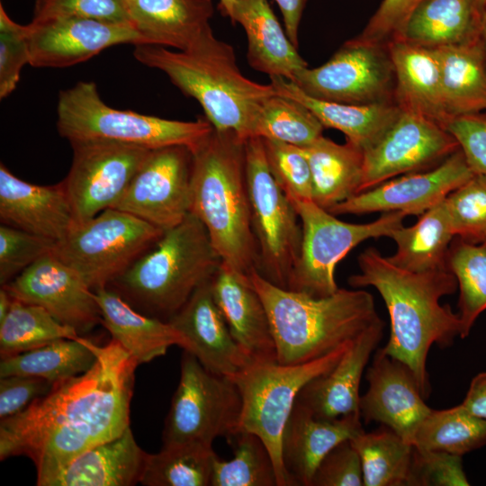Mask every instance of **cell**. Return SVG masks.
<instances>
[{"label":"cell","instance_id":"obj_1","mask_svg":"<svg viewBox=\"0 0 486 486\" xmlns=\"http://www.w3.org/2000/svg\"><path fill=\"white\" fill-rule=\"evenodd\" d=\"M92 346L96 360L90 369L55 383L45 396L1 419L0 459L29 457L38 486H49L78 455L130 427L139 364L114 339Z\"/></svg>","mask_w":486,"mask_h":486},{"label":"cell","instance_id":"obj_2","mask_svg":"<svg viewBox=\"0 0 486 486\" xmlns=\"http://www.w3.org/2000/svg\"><path fill=\"white\" fill-rule=\"evenodd\" d=\"M360 273L348 278L355 287H374L382 296L391 320L390 338L382 347L389 356L406 364L424 397L431 386L427 371L430 347L453 345L461 334L457 313L440 300L456 291L457 281L448 269L416 273L405 270L368 248L358 256Z\"/></svg>","mask_w":486,"mask_h":486},{"label":"cell","instance_id":"obj_3","mask_svg":"<svg viewBox=\"0 0 486 486\" xmlns=\"http://www.w3.org/2000/svg\"><path fill=\"white\" fill-rule=\"evenodd\" d=\"M245 140L212 132L194 149L190 212L204 225L222 265L243 279L257 271L246 178Z\"/></svg>","mask_w":486,"mask_h":486},{"label":"cell","instance_id":"obj_4","mask_svg":"<svg viewBox=\"0 0 486 486\" xmlns=\"http://www.w3.org/2000/svg\"><path fill=\"white\" fill-rule=\"evenodd\" d=\"M134 47L140 63L162 71L199 103L214 130L235 132L245 140L264 101L276 94L271 83L259 84L240 72L232 46L217 39L211 27L184 50L150 44Z\"/></svg>","mask_w":486,"mask_h":486},{"label":"cell","instance_id":"obj_5","mask_svg":"<svg viewBox=\"0 0 486 486\" xmlns=\"http://www.w3.org/2000/svg\"><path fill=\"white\" fill-rule=\"evenodd\" d=\"M249 279L267 311L282 364L326 356L382 320L373 295L364 290L338 288L331 295L313 297L274 285L256 271Z\"/></svg>","mask_w":486,"mask_h":486},{"label":"cell","instance_id":"obj_6","mask_svg":"<svg viewBox=\"0 0 486 486\" xmlns=\"http://www.w3.org/2000/svg\"><path fill=\"white\" fill-rule=\"evenodd\" d=\"M221 263L204 225L190 212L112 283L150 316L167 321Z\"/></svg>","mask_w":486,"mask_h":486},{"label":"cell","instance_id":"obj_7","mask_svg":"<svg viewBox=\"0 0 486 486\" xmlns=\"http://www.w3.org/2000/svg\"><path fill=\"white\" fill-rule=\"evenodd\" d=\"M57 128L69 142L102 140L148 149L184 146L194 150L213 130L206 117L176 121L118 110L105 104L94 82L59 92Z\"/></svg>","mask_w":486,"mask_h":486},{"label":"cell","instance_id":"obj_8","mask_svg":"<svg viewBox=\"0 0 486 486\" xmlns=\"http://www.w3.org/2000/svg\"><path fill=\"white\" fill-rule=\"evenodd\" d=\"M352 342L298 364L250 362L229 377L242 399L239 430L251 432L265 443L274 464L278 486H291L282 461V436L298 393L311 379L331 370Z\"/></svg>","mask_w":486,"mask_h":486},{"label":"cell","instance_id":"obj_9","mask_svg":"<svg viewBox=\"0 0 486 486\" xmlns=\"http://www.w3.org/2000/svg\"><path fill=\"white\" fill-rule=\"evenodd\" d=\"M165 230L118 209L109 208L74 223L51 249L93 290L106 287L151 248Z\"/></svg>","mask_w":486,"mask_h":486},{"label":"cell","instance_id":"obj_10","mask_svg":"<svg viewBox=\"0 0 486 486\" xmlns=\"http://www.w3.org/2000/svg\"><path fill=\"white\" fill-rule=\"evenodd\" d=\"M302 228V246L287 289L313 297H326L338 289L335 281L338 263L356 246L372 238L390 237L402 226L401 212H383L364 224L342 221L312 200L288 197Z\"/></svg>","mask_w":486,"mask_h":486},{"label":"cell","instance_id":"obj_11","mask_svg":"<svg viewBox=\"0 0 486 486\" xmlns=\"http://www.w3.org/2000/svg\"><path fill=\"white\" fill-rule=\"evenodd\" d=\"M245 158L251 223L258 251L256 272L287 289L302 246L300 218L269 169L261 138L246 140Z\"/></svg>","mask_w":486,"mask_h":486},{"label":"cell","instance_id":"obj_12","mask_svg":"<svg viewBox=\"0 0 486 486\" xmlns=\"http://www.w3.org/2000/svg\"><path fill=\"white\" fill-rule=\"evenodd\" d=\"M242 399L228 376L207 370L184 350L178 386L173 395L162 433V446L202 444L212 446L219 436L239 430Z\"/></svg>","mask_w":486,"mask_h":486},{"label":"cell","instance_id":"obj_13","mask_svg":"<svg viewBox=\"0 0 486 486\" xmlns=\"http://www.w3.org/2000/svg\"><path fill=\"white\" fill-rule=\"evenodd\" d=\"M292 82L306 94L325 101L350 104L395 101L388 44L358 36L346 41L323 65L298 71Z\"/></svg>","mask_w":486,"mask_h":486},{"label":"cell","instance_id":"obj_14","mask_svg":"<svg viewBox=\"0 0 486 486\" xmlns=\"http://www.w3.org/2000/svg\"><path fill=\"white\" fill-rule=\"evenodd\" d=\"M73 158L61 182L75 223L113 208L151 149L102 140L69 142Z\"/></svg>","mask_w":486,"mask_h":486},{"label":"cell","instance_id":"obj_15","mask_svg":"<svg viewBox=\"0 0 486 486\" xmlns=\"http://www.w3.org/2000/svg\"><path fill=\"white\" fill-rule=\"evenodd\" d=\"M459 148L458 142L441 124L401 108L383 136L364 151L359 193L400 175L435 167Z\"/></svg>","mask_w":486,"mask_h":486},{"label":"cell","instance_id":"obj_16","mask_svg":"<svg viewBox=\"0 0 486 486\" xmlns=\"http://www.w3.org/2000/svg\"><path fill=\"white\" fill-rule=\"evenodd\" d=\"M193 153L184 146L151 149L114 209L163 230L190 213Z\"/></svg>","mask_w":486,"mask_h":486},{"label":"cell","instance_id":"obj_17","mask_svg":"<svg viewBox=\"0 0 486 486\" xmlns=\"http://www.w3.org/2000/svg\"><path fill=\"white\" fill-rule=\"evenodd\" d=\"M474 175L459 148L435 167L389 179L328 211L334 215L401 212L420 216Z\"/></svg>","mask_w":486,"mask_h":486},{"label":"cell","instance_id":"obj_18","mask_svg":"<svg viewBox=\"0 0 486 486\" xmlns=\"http://www.w3.org/2000/svg\"><path fill=\"white\" fill-rule=\"evenodd\" d=\"M2 287L14 299L43 308L78 334L101 322L94 291L51 251Z\"/></svg>","mask_w":486,"mask_h":486},{"label":"cell","instance_id":"obj_19","mask_svg":"<svg viewBox=\"0 0 486 486\" xmlns=\"http://www.w3.org/2000/svg\"><path fill=\"white\" fill-rule=\"evenodd\" d=\"M29 26L30 64L34 68H67L85 62L118 44H144L130 23L86 18L32 21Z\"/></svg>","mask_w":486,"mask_h":486},{"label":"cell","instance_id":"obj_20","mask_svg":"<svg viewBox=\"0 0 486 486\" xmlns=\"http://www.w3.org/2000/svg\"><path fill=\"white\" fill-rule=\"evenodd\" d=\"M366 379L369 387L359 400L361 418L365 423L380 422L411 444L417 428L432 409L425 403L410 369L380 348L367 369Z\"/></svg>","mask_w":486,"mask_h":486},{"label":"cell","instance_id":"obj_21","mask_svg":"<svg viewBox=\"0 0 486 486\" xmlns=\"http://www.w3.org/2000/svg\"><path fill=\"white\" fill-rule=\"evenodd\" d=\"M167 321L186 338L185 350L210 372L230 377L250 363L215 302L212 279L200 285Z\"/></svg>","mask_w":486,"mask_h":486},{"label":"cell","instance_id":"obj_22","mask_svg":"<svg viewBox=\"0 0 486 486\" xmlns=\"http://www.w3.org/2000/svg\"><path fill=\"white\" fill-rule=\"evenodd\" d=\"M0 220L54 243L75 223L62 183L40 185L22 180L0 165Z\"/></svg>","mask_w":486,"mask_h":486},{"label":"cell","instance_id":"obj_23","mask_svg":"<svg viewBox=\"0 0 486 486\" xmlns=\"http://www.w3.org/2000/svg\"><path fill=\"white\" fill-rule=\"evenodd\" d=\"M383 328L384 321L380 320L365 329L331 370L311 379L301 389L296 400L320 419L360 414L361 378L382 338Z\"/></svg>","mask_w":486,"mask_h":486},{"label":"cell","instance_id":"obj_24","mask_svg":"<svg viewBox=\"0 0 486 486\" xmlns=\"http://www.w3.org/2000/svg\"><path fill=\"white\" fill-rule=\"evenodd\" d=\"M363 429L360 414L320 419L295 400L282 436V461L291 486H311L322 458Z\"/></svg>","mask_w":486,"mask_h":486},{"label":"cell","instance_id":"obj_25","mask_svg":"<svg viewBox=\"0 0 486 486\" xmlns=\"http://www.w3.org/2000/svg\"><path fill=\"white\" fill-rule=\"evenodd\" d=\"M212 291L231 336L250 362H277L268 314L250 279L221 263L212 278Z\"/></svg>","mask_w":486,"mask_h":486},{"label":"cell","instance_id":"obj_26","mask_svg":"<svg viewBox=\"0 0 486 486\" xmlns=\"http://www.w3.org/2000/svg\"><path fill=\"white\" fill-rule=\"evenodd\" d=\"M144 44L188 49L209 27L212 0H122Z\"/></svg>","mask_w":486,"mask_h":486},{"label":"cell","instance_id":"obj_27","mask_svg":"<svg viewBox=\"0 0 486 486\" xmlns=\"http://www.w3.org/2000/svg\"><path fill=\"white\" fill-rule=\"evenodd\" d=\"M94 292L101 322L139 364L164 356L172 346L187 349L186 338L169 321L140 313L108 286Z\"/></svg>","mask_w":486,"mask_h":486},{"label":"cell","instance_id":"obj_28","mask_svg":"<svg viewBox=\"0 0 486 486\" xmlns=\"http://www.w3.org/2000/svg\"><path fill=\"white\" fill-rule=\"evenodd\" d=\"M230 21L246 32L248 62L255 70L292 81L298 71L308 67L267 0H236Z\"/></svg>","mask_w":486,"mask_h":486},{"label":"cell","instance_id":"obj_29","mask_svg":"<svg viewBox=\"0 0 486 486\" xmlns=\"http://www.w3.org/2000/svg\"><path fill=\"white\" fill-rule=\"evenodd\" d=\"M269 77L278 94L303 104L324 128L341 131L346 137V141L363 152L383 136L401 111L395 101L350 104L317 99L303 93L292 81L280 76Z\"/></svg>","mask_w":486,"mask_h":486},{"label":"cell","instance_id":"obj_30","mask_svg":"<svg viewBox=\"0 0 486 486\" xmlns=\"http://www.w3.org/2000/svg\"><path fill=\"white\" fill-rule=\"evenodd\" d=\"M387 44L395 73L396 103L401 108L421 113L444 127L449 116L444 104L436 49L400 39Z\"/></svg>","mask_w":486,"mask_h":486},{"label":"cell","instance_id":"obj_31","mask_svg":"<svg viewBox=\"0 0 486 486\" xmlns=\"http://www.w3.org/2000/svg\"><path fill=\"white\" fill-rule=\"evenodd\" d=\"M148 454L129 427L78 455L49 486H132L140 482Z\"/></svg>","mask_w":486,"mask_h":486},{"label":"cell","instance_id":"obj_32","mask_svg":"<svg viewBox=\"0 0 486 486\" xmlns=\"http://www.w3.org/2000/svg\"><path fill=\"white\" fill-rule=\"evenodd\" d=\"M482 13L476 0H422L397 39L432 49L470 44L480 40Z\"/></svg>","mask_w":486,"mask_h":486},{"label":"cell","instance_id":"obj_33","mask_svg":"<svg viewBox=\"0 0 486 486\" xmlns=\"http://www.w3.org/2000/svg\"><path fill=\"white\" fill-rule=\"evenodd\" d=\"M302 148L310 167L314 202L328 211L359 194L364 176L362 149L324 136Z\"/></svg>","mask_w":486,"mask_h":486},{"label":"cell","instance_id":"obj_34","mask_svg":"<svg viewBox=\"0 0 486 486\" xmlns=\"http://www.w3.org/2000/svg\"><path fill=\"white\" fill-rule=\"evenodd\" d=\"M444 104L453 116L486 111V55L481 39L475 42L436 49Z\"/></svg>","mask_w":486,"mask_h":486},{"label":"cell","instance_id":"obj_35","mask_svg":"<svg viewBox=\"0 0 486 486\" xmlns=\"http://www.w3.org/2000/svg\"><path fill=\"white\" fill-rule=\"evenodd\" d=\"M390 238L397 250L388 258L399 267L416 273L447 268V253L454 235L445 199L422 213L414 225L394 230Z\"/></svg>","mask_w":486,"mask_h":486},{"label":"cell","instance_id":"obj_36","mask_svg":"<svg viewBox=\"0 0 486 486\" xmlns=\"http://www.w3.org/2000/svg\"><path fill=\"white\" fill-rule=\"evenodd\" d=\"M96 354L92 341L83 337L64 338L17 355L1 358L0 378L26 375L53 384L79 375L92 367Z\"/></svg>","mask_w":486,"mask_h":486},{"label":"cell","instance_id":"obj_37","mask_svg":"<svg viewBox=\"0 0 486 486\" xmlns=\"http://www.w3.org/2000/svg\"><path fill=\"white\" fill-rule=\"evenodd\" d=\"M362 464L364 486H406L413 446L382 426L350 438Z\"/></svg>","mask_w":486,"mask_h":486},{"label":"cell","instance_id":"obj_38","mask_svg":"<svg viewBox=\"0 0 486 486\" xmlns=\"http://www.w3.org/2000/svg\"><path fill=\"white\" fill-rule=\"evenodd\" d=\"M411 445L463 456L486 445V419L461 404L446 410H432L417 428Z\"/></svg>","mask_w":486,"mask_h":486},{"label":"cell","instance_id":"obj_39","mask_svg":"<svg viewBox=\"0 0 486 486\" xmlns=\"http://www.w3.org/2000/svg\"><path fill=\"white\" fill-rule=\"evenodd\" d=\"M216 456L212 446L202 444L162 446L160 452L148 454L140 483L146 486H208Z\"/></svg>","mask_w":486,"mask_h":486},{"label":"cell","instance_id":"obj_40","mask_svg":"<svg viewBox=\"0 0 486 486\" xmlns=\"http://www.w3.org/2000/svg\"><path fill=\"white\" fill-rule=\"evenodd\" d=\"M454 238L448 249L446 266L460 291L457 314L461 323L460 337L464 338L479 315L486 310V244Z\"/></svg>","mask_w":486,"mask_h":486},{"label":"cell","instance_id":"obj_41","mask_svg":"<svg viewBox=\"0 0 486 486\" xmlns=\"http://www.w3.org/2000/svg\"><path fill=\"white\" fill-rule=\"evenodd\" d=\"M78 337L75 328L62 324L43 308L14 299L8 314L0 322L1 358Z\"/></svg>","mask_w":486,"mask_h":486},{"label":"cell","instance_id":"obj_42","mask_svg":"<svg viewBox=\"0 0 486 486\" xmlns=\"http://www.w3.org/2000/svg\"><path fill=\"white\" fill-rule=\"evenodd\" d=\"M323 125L301 103L277 93L264 101L251 127V137L306 147L320 138Z\"/></svg>","mask_w":486,"mask_h":486},{"label":"cell","instance_id":"obj_43","mask_svg":"<svg viewBox=\"0 0 486 486\" xmlns=\"http://www.w3.org/2000/svg\"><path fill=\"white\" fill-rule=\"evenodd\" d=\"M229 441L233 458L215 457L211 486H278L273 458L259 436L239 430Z\"/></svg>","mask_w":486,"mask_h":486},{"label":"cell","instance_id":"obj_44","mask_svg":"<svg viewBox=\"0 0 486 486\" xmlns=\"http://www.w3.org/2000/svg\"><path fill=\"white\" fill-rule=\"evenodd\" d=\"M445 202L454 237L482 243L486 238V176L474 175L452 191Z\"/></svg>","mask_w":486,"mask_h":486},{"label":"cell","instance_id":"obj_45","mask_svg":"<svg viewBox=\"0 0 486 486\" xmlns=\"http://www.w3.org/2000/svg\"><path fill=\"white\" fill-rule=\"evenodd\" d=\"M269 169L287 197L312 200V177L302 148L262 139Z\"/></svg>","mask_w":486,"mask_h":486},{"label":"cell","instance_id":"obj_46","mask_svg":"<svg viewBox=\"0 0 486 486\" xmlns=\"http://www.w3.org/2000/svg\"><path fill=\"white\" fill-rule=\"evenodd\" d=\"M54 242L22 230L0 226V284L4 285L51 251Z\"/></svg>","mask_w":486,"mask_h":486},{"label":"cell","instance_id":"obj_47","mask_svg":"<svg viewBox=\"0 0 486 486\" xmlns=\"http://www.w3.org/2000/svg\"><path fill=\"white\" fill-rule=\"evenodd\" d=\"M30 64L29 26L14 22L0 4V98L13 93Z\"/></svg>","mask_w":486,"mask_h":486},{"label":"cell","instance_id":"obj_48","mask_svg":"<svg viewBox=\"0 0 486 486\" xmlns=\"http://www.w3.org/2000/svg\"><path fill=\"white\" fill-rule=\"evenodd\" d=\"M407 486H467L462 456L413 446Z\"/></svg>","mask_w":486,"mask_h":486},{"label":"cell","instance_id":"obj_49","mask_svg":"<svg viewBox=\"0 0 486 486\" xmlns=\"http://www.w3.org/2000/svg\"><path fill=\"white\" fill-rule=\"evenodd\" d=\"M86 18L130 23L122 0H35L32 21Z\"/></svg>","mask_w":486,"mask_h":486},{"label":"cell","instance_id":"obj_50","mask_svg":"<svg viewBox=\"0 0 486 486\" xmlns=\"http://www.w3.org/2000/svg\"><path fill=\"white\" fill-rule=\"evenodd\" d=\"M360 456L350 439L336 445L319 464L311 486H362Z\"/></svg>","mask_w":486,"mask_h":486},{"label":"cell","instance_id":"obj_51","mask_svg":"<svg viewBox=\"0 0 486 486\" xmlns=\"http://www.w3.org/2000/svg\"><path fill=\"white\" fill-rule=\"evenodd\" d=\"M444 128L458 142L472 171L486 176V112L453 116Z\"/></svg>","mask_w":486,"mask_h":486},{"label":"cell","instance_id":"obj_52","mask_svg":"<svg viewBox=\"0 0 486 486\" xmlns=\"http://www.w3.org/2000/svg\"><path fill=\"white\" fill-rule=\"evenodd\" d=\"M422 0H382L358 37L387 44L397 39L409 16Z\"/></svg>","mask_w":486,"mask_h":486},{"label":"cell","instance_id":"obj_53","mask_svg":"<svg viewBox=\"0 0 486 486\" xmlns=\"http://www.w3.org/2000/svg\"><path fill=\"white\" fill-rule=\"evenodd\" d=\"M53 383L38 377L10 375L0 379V419L14 416L50 392Z\"/></svg>","mask_w":486,"mask_h":486},{"label":"cell","instance_id":"obj_54","mask_svg":"<svg viewBox=\"0 0 486 486\" xmlns=\"http://www.w3.org/2000/svg\"><path fill=\"white\" fill-rule=\"evenodd\" d=\"M461 406L470 413L486 419V372L472 379Z\"/></svg>","mask_w":486,"mask_h":486},{"label":"cell","instance_id":"obj_55","mask_svg":"<svg viewBox=\"0 0 486 486\" xmlns=\"http://www.w3.org/2000/svg\"><path fill=\"white\" fill-rule=\"evenodd\" d=\"M283 15L285 32L298 48V31L307 0H274Z\"/></svg>","mask_w":486,"mask_h":486},{"label":"cell","instance_id":"obj_56","mask_svg":"<svg viewBox=\"0 0 486 486\" xmlns=\"http://www.w3.org/2000/svg\"><path fill=\"white\" fill-rule=\"evenodd\" d=\"M14 302V298L10 295V293L4 288L1 287L0 290V322H2L6 315L8 314L12 304Z\"/></svg>","mask_w":486,"mask_h":486},{"label":"cell","instance_id":"obj_57","mask_svg":"<svg viewBox=\"0 0 486 486\" xmlns=\"http://www.w3.org/2000/svg\"><path fill=\"white\" fill-rule=\"evenodd\" d=\"M236 0H219L218 7L222 14L230 20L232 15L233 7Z\"/></svg>","mask_w":486,"mask_h":486},{"label":"cell","instance_id":"obj_58","mask_svg":"<svg viewBox=\"0 0 486 486\" xmlns=\"http://www.w3.org/2000/svg\"><path fill=\"white\" fill-rule=\"evenodd\" d=\"M481 42L486 55V7L482 13V30H481Z\"/></svg>","mask_w":486,"mask_h":486},{"label":"cell","instance_id":"obj_59","mask_svg":"<svg viewBox=\"0 0 486 486\" xmlns=\"http://www.w3.org/2000/svg\"><path fill=\"white\" fill-rule=\"evenodd\" d=\"M476 1L483 11L486 7V0H476Z\"/></svg>","mask_w":486,"mask_h":486},{"label":"cell","instance_id":"obj_60","mask_svg":"<svg viewBox=\"0 0 486 486\" xmlns=\"http://www.w3.org/2000/svg\"><path fill=\"white\" fill-rule=\"evenodd\" d=\"M482 243L486 244V238H485V240H484Z\"/></svg>","mask_w":486,"mask_h":486}]
</instances>
